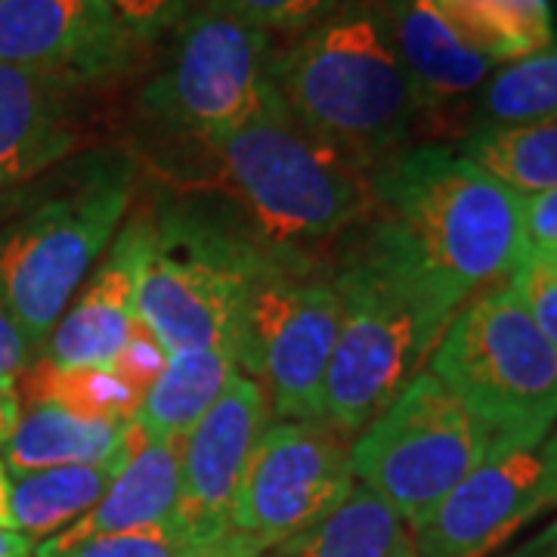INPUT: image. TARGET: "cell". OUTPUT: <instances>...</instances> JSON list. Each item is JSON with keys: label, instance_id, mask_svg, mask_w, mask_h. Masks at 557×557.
<instances>
[{"label": "cell", "instance_id": "1", "mask_svg": "<svg viewBox=\"0 0 557 557\" xmlns=\"http://www.w3.org/2000/svg\"><path fill=\"white\" fill-rule=\"evenodd\" d=\"M174 159H143L139 174L174 199H218L239 218L236 236L270 258H313L379 211L372 171L307 131L285 102L214 139H186Z\"/></svg>", "mask_w": 557, "mask_h": 557}, {"label": "cell", "instance_id": "2", "mask_svg": "<svg viewBox=\"0 0 557 557\" xmlns=\"http://www.w3.org/2000/svg\"><path fill=\"white\" fill-rule=\"evenodd\" d=\"M344 239L329 267L341 329L325 375V421L357 437L424 372L458 310L379 211Z\"/></svg>", "mask_w": 557, "mask_h": 557}, {"label": "cell", "instance_id": "3", "mask_svg": "<svg viewBox=\"0 0 557 557\" xmlns=\"http://www.w3.org/2000/svg\"><path fill=\"white\" fill-rule=\"evenodd\" d=\"M372 186L381 218L456 310L527 255L523 196L453 146H406L372 171Z\"/></svg>", "mask_w": 557, "mask_h": 557}, {"label": "cell", "instance_id": "4", "mask_svg": "<svg viewBox=\"0 0 557 557\" xmlns=\"http://www.w3.org/2000/svg\"><path fill=\"white\" fill-rule=\"evenodd\" d=\"M278 100L317 137L375 171L406 149L418 102L381 0H347L273 53Z\"/></svg>", "mask_w": 557, "mask_h": 557}, {"label": "cell", "instance_id": "5", "mask_svg": "<svg viewBox=\"0 0 557 557\" xmlns=\"http://www.w3.org/2000/svg\"><path fill=\"white\" fill-rule=\"evenodd\" d=\"M139 177L137 152L94 149L0 236V304L35 347L102 260L134 205Z\"/></svg>", "mask_w": 557, "mask_h": 557}, {"label": "cell", "instance_id": "6", "mask_svg": "<svg viewBox=\"0 0 557 557\" xmlns=\"http://www.w3.org/2000/svg\"><path fill=\"white\" fill-rule=\"evenodd\" d=\"M478 418L493 449L539 446L557 421V347L508 282L483 288L443 332L431 369Z\"/></svg>", "mask_w": 557, "mask_h": 557}, {"label": "cell", "instance_id": "7", "mask_svg": "<svg viewBox=\"0 0 557 557\" xmlns=\"http://www.w3.org/2000/svg\"><path fill=\"white\" fill-rule=\"evenodd\" d=\"M137 319L168 357L239 350L245 300L270 258L199 211H143ZM239 359V357H236Z\"/></svg>", "mask_w": 557, "mask_h": 557}, {"label": "cell", "instance_id": "8", "mask_svg": "<svg viewBox=\"0 0 557 557\" xmlns=\"http://www.w3.org/2000/svg\"><path fill=\"white\" fill-rule=\"evenodd\" d=\"M341 329L332 270L313 258L270 260L255 278L239 329V372L278 421L325 418V375Z\"/></svg>", "mask_w": 557, "mask_h": 557}, {"label": "cell", "instance_id": "9", "mask_svg": "<svg viewBox=\"0 0 557 557\" xmlns=\"http://www.w3.org/2000/svg\"><path fill=\"white\" fill-rule=\"evenodd\" d=\"M493 440L456 394L421 372L354 440V478L416 523L490 456Z\"/></svg>", "mask_w": 557, "mask_h": 557}, {"label": "cell", "instance_id": "10", "mask_svg": "<svg viewBox=\"0 0 557 557\" xmlns=\"http://www.w3.org/2000/svg\"><path fill=\"white\" fill-rule=\"evenodd\" d=\"M270 35L214 7L180 22L168 65L143 90L139 106L183 139H214L239 131L276 100Z\"/></svg>", "mask_w": 557, "mask_h": 557}, {"label": "cell", "instance_id": "11", "mask_svg": "<svg viewBox=\"0 0 557 557\" xmlns=\"http://www.w3.org/2000/svg\"><path fill=\"white\" fill-rule=\"evenodd\" d=\"M354 440L325 418L267 424L242 478L233 530L273 548L335 515L357 486Z\"/></svg>", "mask_w": 557, "mask_h": 557}, {"label": "cell", "instance_id": "12", "mask_svg": "<svg viewBox=\"0 0 557 557\" xmlns=\"http://www.w3.org/2000/svg\"><path fill=\"white\" fill-rule=\"evenodd\" d=\"M557 505V456L539 446L490 449L468 478L409 523L418 557H490Z\"/></svg>", "mask_w": 557, "mask_h": 557}, {"label": "cell", "instance_id": "13", "mask_svg": "<svg viewBox=\"0 0 557 557\" xmlns=\"http://www.w3.org/2000/svg\"><path fill=\"white\" fill-rule=\"evenodd\" d=\"M143 50L97 0H0V65L87 87L127 75Z\"/></svg>", "mask_w": 557, "mask_h": 557}, {"label": "cell", "instance_id": "14", "mask_svg": "<svg viewBox=\"0 0 557 557\" xmlns=\"http://www.w3.org/2000/svg\"><path fill=\"white\" fill-rule=\"evenodd\" d=\"M270 406L251 379L233 381L208 416L183 437L180 453V502L174 518L211 545L233 530V508L239 498L248 458L267 431Z\"/></svg>", "mask_w": 557, "mask_h": 557}, {"label": "cell", "instance_id": "15", "mask_svg": "<svg viewBox=\"0 0 557 557\" xmlns=\"http://www.w3.org/2000/svg\"><path fill=\"white\" fill-rule=\"evenodd\" d=\"M394 32L399 62L418 102V121L456 131L471 119L474 97L496 62L474 50L443 16L434 0H381Z\"/></svg>", "mask_w": 557, "mask_h": 557}, {"label": "cell", "instance_id": "16", "mask_svg": "<svg viewBox=\"0 0 557 557\" xmlns=\"http://www.w3.org/2000/svg\"><path fill=\"white\" fill-rule=\"evenodd\" d=\"M146 220L137 214L121 226L109 255L94 267L75 300L44 341V362L57 369L109 366L121 357L137 329V273Z\"/></svg>", "mask_w": 557, "mask_h": 557}, {"label": "cell", "instance_id": "17", "mask_svg": "<svg viewBox=\"0 0 557 557\" xmlns=\"http://www.w3.org/2000/svg\"><path fill=\"white\" fill-rule=\"evenodd\" d=\"M180 453L183 440L146 434L137 421L124 434V461L106 496L72 527L35 545V557H53L87 539L156 527L174 518L180 502Z\"/></svg>", "mask_w": 557, "mask_h": 557}, {"label": "cell", "instance_id": "18", "mask_svg": "<svg viewBox=\"0 0 557 557\" xmlns=\"http://www.w3.org/2000/svg\"><path fill=\"white\" fill-rule=\"evenodd\" d=\"M78 87L32 69L0 65V193L65 161L81 143L69 97Z\"/></svg>", "mask_w": 557, "mask_h": 557}, {"label": "cell", "instance_id": "19", "mask_svg": "<svg viewBox=\"0 0 557 557\" xmlns=\"http://www.w3.org/2000/svg\"><path fill=\"white\" fill-rule=\"evenodd\" d=\"M127 424L75 416L53 403H32L20 412L10 437L3 440L0 461L7 474H28L65 465H100L119 456Z\"/></svg>", "mask_w": 557, "mask_h": 557}, {"label": "cell", "instance_id": "20", "mask_svg": "<svg viewBox=\"0 0 557 557\" xmlns=\"http://www.w3.org/2000/svg\"><path fill=\"white\" fill-rule=\"evenodd\" d=\"M124 461V446L100 465H65L28 474H10V530L28 539H50L72 527L106 496Z\"/></svg>", "mask_w": 557, "mask_h": 557}, {"label": "cell", "instance_id": "21", "mask_svg": "<svg viewBox=\"0 0 557 557\" xmlns=\"http://www.w3.org/2000/svg\"><path fill=\"white\" fill-rule=\"evenodd\" d=\"M239 375L233 350H189L168 357L134 421L146 434L183 440Z\"/></svg>", "mask_w": 557, "mask_h": 557}, {"label": "cell", "instance_id": "22", "mask_svg": "<svg viewBox=\"0 0 557 557\" xmlns=\"http://www.w3.org/2000/svg\"><path fill=\"white\" fill-rule=\"evenodd\" d=\"M406 539L399 515L362 483L335 515L285 539L263 557H391Z\"/></svg>", "mask_w": 557, "mask_h": 557}, {"label": "cell", "instance_id": "23", "mask_svg": "<svg viewBox=\"0 0 557 557\" xmlns=\"http://www.w3.org/2000/svg\"><path fill=\"white\" fill-rule=\"evenodd\" d=\"M449 25L483 57L505 65L555 44L548 0H434Z\"/></svg>", "mask_w": 557, "mask_h": 557}, {"label": "cell", "instance_id": "24", "mask_svg": "<svg viewBox=\"0 0 557 557\" xmlns=\"http://www.w3.org/2000/svg\"><path fill=\"white\" fill-rule=\"evenodd\" d=\"M458 152L520 196L557 186V119L478 127L461 139Z\"/></svg>", "mask_w": 557, "mask_h": 557}, {"label": "cell", "instance_id": "25", "mask_svg": "<svg viewBox=\"0 0 557 557\" xmlns=\"http://www.w3.org/2000/svg\"><path fill=\"white\" fill-rule=\"evenodd\" d=\"M25 387L20 399L32 403H53L84 418H106V421H134L146 391L137 381L127 379L115 362L109 366H87V369H57L38 359L32 369L22 372Z\"/></svg>", "mask_w": 557, "mask_h": 557}, {"label": "cell", "instance_id": "26", "mask_svg": "<svg viewBox=\"0 0 557 557\" xmlns=\"http://www.w3.org/2000/svg\"><path fill=\"white\" fill-rule=\"evenodd\" d=\"M545 119H557V44L498 65L474 100L471 131Z\"/></svg>", "mask_w": 557, "mask_h": 557}, {"label": "cell", "instance_id": "27", "mask_svg": "<svg viewBox=\"0 0 557 557\" xmlns=\"http://www.w3.org/2000/svg\"><path fill=\"white\" fill-rule=\"evenodd\" d=\"M201 548L205 545L199 539L193 536L177 518H171L156 527H143V530L87 539V542L53 557H196Z\"/></svg>", "mask_w": 557, "mask_h": 557}, {"label": "cell", "instance_id": "28", "mask_svg": "<svg viewBox=\"0 0 557 557\" xmlns=\"http://www.w3.org/2000/svg\"><path fill=\"white\" fill-rule=\"evenodd\" d=\"M220 13H230L260 32H304L325 20L338 0H208Z\"/></svg>", "mask_w": 557, "mask_h": 557}, {"label": "cell", "instance_id": "29", "mask_svg": "<svg viewBox=\"0 0 557 557\" xmlns=\"http://www.w3.org/2000/svg\"><path fill=\"white\" fill-rule=\"evenodd\" d=\"M508 285L515 288V295L523 304V310L533 317L539 332L557 347V270L548 260L527 251L515 273L508 276Z\"/></svg>", "mask_w": 557, "mask_h": 557}, {"label": "cell", "instance_id": "30", "mask_svg": "<svg viewBox=\"0 0 557 557\" xmlns=\"http://www.w3.org/2000/svg\"><path fill=\"white\" fill-rule=\"evenodd\" d=\"M121 28L143 47L156 44L161 35L177 28L189 16V0H97Z\"/></svg>", "mask_w": 557, "mask_h": 557}, {"label": "cell", "instance_id": "31", "mask_svg": "<svg viewBox=\"0 0 557 557\" xmlns=\"http://www.w3.org/2000/svg\"><path fill=\"white\" fill-rule=\"evenodd\" d=\"M523 233L527 251L545 255L557 248V186L536 196H523Z\"/></svg>", "mask_w": 557, "mask_h": 557}, {"label": "cell", "instance_id": "32", "mask_svg": "<svg viewBox=\"0 0 557 557\" xmlns=\"http://www.w3.org/2000/svg\"><path fill=\"white\" fill-rule=\"evenodd\" d=\"M38 347L28 341V335L22 332V325L13 319V313L0 304V379L16 381L28 369L32 354Z\"/></svg>", "mask_w": 557, "mask_h": 557}, {"label": "cell", "instance_id": "33", "mask_svg": "<svg viewBox=\"0 0 557 557\" xmlns=\"http://www.w3.org/2000/svg\"><path fill=\"white\" fill-rule=\"evenodd\" d=\"M267 548L260 545L258 539L245 536L239 530H230L220 539H214L211 545H205L196 557H263Z\"/></svg>", "mask_w": 557, "mask_h": 557}, {"label": "cell", "instance_id": "34", "mask_svg": "<svg viewBox=\"0 0 557 557\" xmlns=\"http://www.w3.org/2000/svg\"><path fill=\"white\" fill-rule=\"evenodd\" d=\"M498 557H557V520Z\"/></svg>", "mask_w": 557, "mask_h": 557}, {"label": "cell", "instance_id": "35", "mask_svg": "<svg viewBox=\"0 0 557 557\" xmlns=\"http://www.w3.org/2000/svg\"><path fill=\"white\" fill-rule=\"evenodd\" d=\"M20 412H22V399H20V387H16V381L0 379V446H3V440L10 437V431L16 428Z\"/></svg>", "mask_w": 557, "mask_h": 557}, {"label": "cell", "instance_id": "36", "mask_svg": "<svg viewBox=\"0 0 557 557\" xmlns=\"http://www.w3.org/2000/svg\"><path fill=\"white\" fill-rule=\"evenodd\" d=\"M0 557H35V545L16 530L0 527Z\"/></svg>", "mask_w": 557, "mask_h": 557}, {"label": "cell", "instance_id": "37", "mask_svg": "<svg viewBox=\"0 0 557 557\" xmlns=\"http://www.w3.org/2000/svg\"><path fill=\"white\" fill-rule=\"evenodd\" d=\"M7 496H10V474L0 461V527L10 530V511H7Z\"/></svg>", "mask_w": 557, "mask_h": 557}, {"label": "cell", "instance_id": "38", "mask_svg": "<svg viewBox=\"0 0 557 557\" xmlns=\"http://www.w3.org/2000/svg\"><path fill=\"white\" fill-rule=\"evenodd\" d=\"M542 258L548 260V263H552V267H555V270H557V248H552V251H545Z\"/></svg>", "mask_w": 557, "mask_h": 557}, {"label": "cell", "instance_id": "39", "mask_svg": "<svg viewBox=\"0 0 557 557\" xmlns=\"http://www.w3.org/2000/svg\"><path fill=\"white\" fill-rule=\"evenodd\" d=\"M548 446H552V453H555V456H557V431H555V434H552V437H548Z\"/></svg>", "mask_w": 557, "mask_h": 557}]
</instances>
